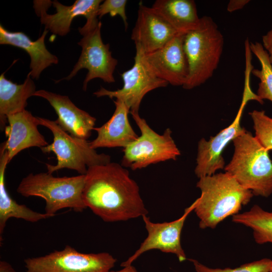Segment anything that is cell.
<instances>
[{
	"instance_id": "6da1fadb",
	"label": "cell",
	"mask_w": 272,
	"mask_h": 272,
	"mask_svg": "<svg viewBox=\"0 0 272 272\" xmlns=\"http://www.w3.org/2000/svg\"><path fill=\"white\" fill-rule=\"evenodd\" d=\"M84 202L107 222L125 221L148 213L137 182L121 164L109 162L88 168Z\"/></svg>"
},
{
	"instance_id": "7a4b0ae2",
	"label": "cell",
	"mask_w": 272,
	"mask_h": 272,
	"mask_svg": "<svg viewBox=\"0 0 272 272\" xmlns=\"http://www.w3.org/2000/svg\"><path fill=\"white\" fill-rule=\"evenodd\" d=\"M199 179L196 187L201 194L194 211L201 229H214L228 217L238 214L253 196L226 172Z\"/></svg>"
},
{
	"instance_id": "3957f363",
	"label": "cell",
	"mask_w": 272,
	"mask_h": 272,
	"mask_svg": "<svg viewBox=\"0 0 272 272\" xmlns=\"http://www.w3.org/2000/svg\"><path fill=\"white\" fill-rule=\"evenodd\" d=\"M233 142L234 154L224 168L225 171L253 195L269 196L272 193V161L268 151L247 130Z\"/></svg>"
},
{
	"instance_id": "277c9868",
	"label": "cell",
	"mask_w": 272,
	"mask_h": 272,
	"mask_svg": "<svg viewBox=\"0 0 272 272\" xmlns=\"http://www.w3.org/2000/svg\"><path fill=\"white\" fill-rule=\"evenodd\" d=\"M224 37L212 18H200L198 27L184 35L183 46L189 74L183 88L190 90L205 83L218 67L223 49Z\"/></svg>"
},
{
	"instance_id": "5b68a950",
	"label": "cell",
	"mask_w": 272,
	"mask_h": 272,
	"mask_svg": "<svg viewBox=\"0 0 272 272\" xmlns=\"http://www.w3.org/2000/svg\"><path fill=\"white\" fill-rule=\"evenodd\" d=\"M85 175L55 177L48 172L30 173L20 182L17 191L24 197L37 196L45 202V213L54 216L63 209L76 212L87 209L82 197Z\"/></svg>"
},
{
	"instance_id": "8992f818",
	"label": "cell",
	"mask_w": 272,
	"mask_h": 272,
	"mask_svg": "<svg viewBox=\"0 0 272 272\" xmlns=\"http://www.w3.org/2000/svg\"><path fill=\"white\" fill-rule=\"evenodd\" d=\"M40 125L48 128L53 134L51 144L41 149L43 153L53 152L57 158L55 165L46 164L47 172H53L62 169L76 171L80 175H85L90 167L105 164L111 162L109 155L97 152L91 148L90 142L74 137L63 129L55 120L38 117Z\"/></svg>"
},
{
	"instance_id": "52a82bcc",
	"label": "cell",
	"mask_w": 272,
	"mask_h": 272,
	"mask_svg": "<svg viewBox=\"0 0 272 272\" xmlns=\"http://www.w3.org/2000/svg\"><path fill=\"white\" fill-rule=\"evenodd\" d=\"M102 23L98 20L86 22L78 28L83 36L78 43L82 48L81 55L72 72L65 78L56 81L70 80L81 69H86L88 73L83 82V89L86 91L88 83L99 78L107 83H114L113 73L117 60L112 56L109 44H104L101 35Z\"/></svg>"
},
{
	"instance_id": "ba28073f",
	"label": "cell",
	"mask_w": 272,
	"mask_h": 272,
	"mask_svg": "<svg viewBox=\"0 0 272 272\" xmlns=\"http://www.w3.org/2000/svg\"><path fill=\"white\" fill-rule=\"evenodd\" d=\"M141 131V135L123 149L121 165L133 170L168 160H176L180 151L167 128L162 134L154 131L139 113H130Z\"/></svg>"
},
{
	"instance_id": "9c48e42d",
	"label": "cell",
	"mask_w": 272,
	"mask_h": 272,
	"mask_svg": "<svg viewBox=\"0 0 272 272\" xmlns=\"http://www.w3.org/2000/svg\"><path fill=\"white\" fill-rule=\"evenodd\" d=\"M116 262L109 253H81L70 245L24 260L27 272H110Z\"/></svg>"
},
{
	"instance_id": "30bf717a",
	"label": "cell",
	"mask_w": 272,
	"mask_h": 272,
	"mask_svg": "<svg viewBox=\"0 0 272 272\" xmlns=\"http://www.w3.org/2000/svg\"><path fill=\"white\" fill-rule=\"evenodd\" d=\"M120 75L123 83L121 89L110 91L101 87L94 95L122 101L130 110V113H139L141 102L148 93L169 85L155 74L146 62L144 53L138 48H135L133 66Z\"/></svg>"
},
{
	"instance_id": "8fae6325",
	"label": "cell",
	"mask_w": 272,
	"mask_h": 272,
	"mask_svg": "<svg viewBox=\"0 0 272 272\" xmlns=\"http://www.w3.org/2000/svg\"><path fill=\"white\" fill-rule=\"evenodd\" d=\"M250 100H256L260 104L262 103L250 88L246 85L241 106L231 124L216 135L211 137L208 141L201 139L198 142L196 166L194 170L198 178L212 175L217 170L225 168L223 157L224 149L231 142L246 131L241 126L240 121L244 107Z\"/></svg>"
},
{
	"instance_id": "7c38bea8",
	"label": "cell",
	"mask_w": 272,
	"mask_h": 272,
	"mask_svg": "<svg viewBox=\"0 0 272 272\" xmlns=\"http://www.w3.org/2000/svg\"><path fill=\"white\" fill-rule=\"evenodd\" d=\"M196 203V199L184 210L181 217L169 222L153 223L147 215L143 216L148 236L139 248L121 265L124 267L131 265L141 254L153 249L174 254L180 262L185 261L186 256L181 244V231L187 216L194 210Z\"/></svg>"
},
{
	"instance_id": "4fadbf2b",
	"label": "cell",
	"mask_w": 272,
	"mask_h": 272,
	"mask_svg": "<svg viewBox=\"0 0 272 272\" xmlns=\"http://www.w3.org/2000/svg\"><path fill=\"white\" fill-rule=\"evenodd\" d=\"M101 0H77L72 5L65 6L57 1H34L33 8L45 29L53 34L63 36L71 30L74 19L85 17L86 22L98 20V11Z\"/></svg>"
},
{
	"instance_id": "5bb4252c",
	"label": "cell",
	"mask_w": 272,
	"mask_h": 272,
	"mask_svg": "<svg viewBox=\"0 0 272 272\" xmlns=\"http://www.w3.org/2000/svg\"><path fill=\"white\" fill-rule=\"evenodd\" d=\"M185 34L179 33L163 47L145 54V59L159 78L174 86L185 85L189 74V65L184 51Z\"/></svg>"
},
{
	"instance_id": "9a60e30c",
	"label": "cell",
	"mask_w": 272,
	"mask_h": 272,
	"mask_svg": "<svg viewBox=\"0 0 272 272\" xmlns=\"http://www.w3.org/2000/svg\"><path fill=\"white\" fill-rule=\"evenodd\" d=\"M179 33L151 7L139 4L137 19L131 33L135 48L145 54L152 52Z\"/></svg>"
},
{
	"instance_id": "2e32d148",
	"label": "cell",
	"mask_w": 272,
	"mask_h": 272,
	"mask_svg": "<svg viewBox=\"0 0 272 272\" xmlns=\"http://www.w3.org/2000/svg\"><path fill=\"white\" fill-rule=\"evenodd\" d=\"M34 96L43 98L49 103L58 116L55 121L64 131L82 139L87 140L90 137L95 128L96 118L76 106L67 96L44 90L36 91Z\"/></svg>"
},
{
	"instance_id": "e0dca14e",
	"label": "cell",
	"mask_w": 272,
	"mask_h": 272,
	"mask_svg": "<svg viewBox=\"0 0 272 272\" xmlns=\"http://www.w3.org/2000/svg\"><path fill=\"white\" fill-rule=\"evenodd\" d=\"M5 128L7 140L3 144L8 152L9 163L22 150L31 147L41 148L49 144L38 129V117L27 110L9 115Z\"/></svg>"
},
{
	"instance_id": "ac0fdd59",
	"label": "cell",
	"mask_w": 272,
	"mask_h": 272,
	"mask_svg": "<svg viewBox=\"0 0 272 272\" xmlns=\"http://www.w3.org/2000/svg\"><path fill=\"white\" fill-rule=\"evenodd\" d=\"M115 106L111 118L100 127L94 130L97 133V137L90 142L92 148H123L135 141L139 135L131 126L128 113L130 110L121 100H114Z\"/></svg>"
},
{
	"instance_id": "d6986e66",
	"label": "cell",
	"mask_w": 272,
	"mask_h": 272,
	"mask_svg": "<svg viewBox=\"0 0 272 272\" xmlns=\"http://www.w3.org/2000/svg\"><path fill=\"white\" fill-rule=\"evenodd\" d=\"M48 31L44 29L36 41H32L22 32H11L0 25V44L20 48L30 56V71L32 79H39L41 73L53 64L58 63V57L50 53L45 44V38Z\"/></svg>"
},
{
	"instance_id": "ffe728a7",
	"label": "cell",
	"mask_w": 272,
	"mask_h": 272,
	"mask_svg": "<svg viewBox=\"0 0 272 272\" xmlns=\"http://www.w3.org/2000/svg\"><path fill=\"white\" fill-rule=\"evenodd\" d=\"M36 86L29 73L24 83L17 84L7 79L4 74L0 76V127L5 129L8 116L25 110L27 100L34 96Z\"/></svg>"
},
{
	"instance_id": "44dd1931",
	"label": "cell",
	"mask_w": 272,
	"mask_h": 272,
	"mask_svg": "<svg viewBox=\"0 0 272 272\" xmlns=\"http://www.w3.org/2000/svg\"><path fill=\"white\" fill-rule=\"evenodd\" d=\"M9 163L8 153L4 145L0 148V235H2L8 220L12 218L21 219L35 223L54 217L46 213L33 211L24 205L19 204L9 195L5 181V171Z\"/></svg>"
},
{
	"instance_id": "7402d4cb",
	"label": "cell",
	"mask_w": 272,
	"mask_h": 272,
	"mask_svg": "<svg viewBox=\"0 0 272 272\" xmlns=\"http://www.w3.org/2000/svg\"><path fill=\"white\" fill-rule=\"evenodd\" d=\"M151 8L180 33L196 29L200 18L193 0H157Z\"/></svg>"
},
{
	"instance_id": "603a6c76",
	"label": "cell",
	"mask_w": 272,
	"mask_h": 272,
	"mask_svg": "<svg viewBox=\"0 0 272 272\" xmlns=\"http://www.w3.org/2000/svg\"><path fill=\"white\" fill-rule=\"evenodd\" d=\"M232 220L250 228L256 243H272V212L255 205L249 211L232 216Z\"/></svg>"
},
{
	"instance_id": "cb8c5ba5",
	"label": "cell",
	"mask_w": 272,
	"mask_h": 272,
	"mask_svg": "<svg viewBox=\"0 0 272 272\" xmlns=\"http://www.w3.org/2000/svg\"><path fill=\"white\" fill-rule=\"evenodd\" d=\"M249 48L261 65L260 69L251 70V73L260 80L256 95L262 101L266 99L272 102V65L268 54L262 44L258 42L250 43Z\"/></svg>"
},
{
	"instance_id": "d4e9b609",
	"label": "cell",
	"mask_w": 272,
	"mask_h": 272,
	"mask_svg": "<svg viewBox=\"0 0 272 272\" xmlns=\"http://www.w3.org/2000/svg\"><path fill=\"white\" fill-rule=\"evenodd\" d=\"M249 114L253 121L255 138L266 149L272 150V118L263 110H254Z\"/></svg>"
},
{
	"instance_id": "484cf974",
	"label": "cell",
	"mask_w": 272,
	"mask_h": 272,
	"mask_svg": "<svg viewBox=\"0 0 272 272\" xmlns=\"http://www.w3.org/2000/svg\"><path fill=\"white\" fill-rule=\"evenodd\" d=\"M194 266L196 272H269L272 260L264 258L240 265L234 268H213L209 267L197 260L189 259Z\"/></svg>"
},
{
	"instance_id": "4316f807",
	"label": "cell",
	"mask_w": 272,
	"mask_h": 272,
	"mask_svg": "<svg viewBox=\"0 0 272 272\" xmlns=\"http://www.w3.org/2000/svg\"><path fill=\"white\" fill-rule=\"evenodd\" d=\"M126 0H105L99 6L98 11V17L101 19L106 14H109L113 17L117 15L121 18L126 30L128 28L127 18L125 13Z\"/></svg>"
},
{
	"instance_id": "83f0119b",
	"label": "cell",
	"mask_w": 272,
	"mask_h": 272,
	"mask_svg": "<svg viewBox=\"0 0 272 272\" xmlns=\"http://www.w3.org/2000/svg\"><path fill=\"white\" fill-rule=\"evenodd\" d=\"M262 45L268 54L269 60L272 65V24L271 29L262 37Z\"/></svg>"
},
{
	"instance_id": "f1b7e54d",
	"label": "cell",
	"mask_w": 272,
	"mask_h": 272,
	"mask_svg": "<svg viewBox=\"0 0 272 272\" xmlns=\"http://www.w3.org/2000/svg\"><path fill=\"white\" fill-rule=\"evenodd\" d=\"M249 2V0H230L227 5V11L233 12L242 9Z\"/></svg>"
},
{
	"instance_id": "f546056e",
	"label": "cell",
	"mask_w": 272,
	"mask_h": 272,
	"mask_svg": "<svg viewBox=\"0 0 272 272\" xmlns=\"http://www.w3.org/2000/svg\"><path fill=\"white\" fill-rule=\"evenodd\" d=\"M0 272H16L12 266L8 262L1 261L0 262Z\"/></svg>"
},
{
	"instance_id": "4dcf8cb0",
	"label": "cell",
	"mask_w": 272,
	"mask_h": 272,
	"mask_svg": "<svg viewBox=\"0 0 272 272\" xmlns=\"http://www.w3.org/2000/svg\"><path fill=\"white\" fill-rule=\"evenodd\" d=\"M110 272H137L136 269L131 265L124 266L122 269L117 271H110Z\"/></svg>"
},
{
	"instance_id": "1f68e13d",
	"label": "cell",
	"mask_w": 272,
	"mask_h": 272,
	"mask_svg": "<svg viewBox=\"0 0 272 272\" xmlns=\"http://www.w3.org/2000/svg\"><path fill=\"white\" fill-rule=\"evenodd\" d=\"M269 272H272V261H271V266H270V270Z\"/></svg>"
},
{
	"instance_id": "d6a6232c",
	"label": "cell",
	"mask_w": 272,
	"mask_h": 272,
	"mask_svg": "<svg viewBox=\"0 0 272 272\" xmlns=\"http://www.w3.org/2000/svg\"></svg>"
}]
</instances>
